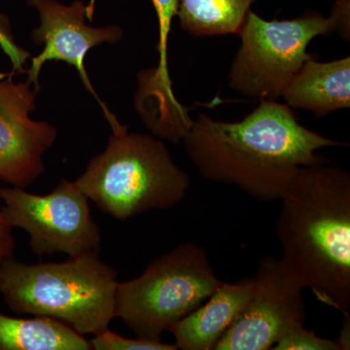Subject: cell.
Wrapping results in <instances>:
<instances>
[{"label": "cell", "mask_w": 350, "mask_h": 350, "mask_svg": "<svg viewBox=\"0 0 350 350\" xmlns=\"http://www.w3.org/2000/svg\"><path fill=\"white\" fill-rule=\"evenodd\" d=\"M260 101L238 122L200 113L181 144L204 178L273 202L282 199L301 167L328 162L317 151L347 144L306 128L286 105Z\"/></svg>", "instance_id": "1"}, {"label": "cell", "mask_w": 350, "mask_h": 350, "mask_svg": "<svg viewBox=\"0 0 350 350\" xmlns=\"http://www.w3.org/2000/svg\"><path fill=\"white\" fill-rule=\"evenodd\" d=\"M345 319L344 328H342L340 338L338 340V342L340 344V347H342V350L350 349L349 342H347V340L349 342V314L345 315Z\"/></svg>", "instance_id": "20"}, {"label": "cell", "mask_w": 350, "mask_h": 350, "mask_svg": "<svg viewBox=\"0 0 350 350\" xmlns=\"http://www.w3.org/2000/svg\"><path fill=\"white\" fill-rule=\"evenodd\" d=\"M256 0H179L177 17L184 31L197 38L238 34Z\"/></svg>", "instance_id": "14"}, {"label": "cell", "mask_w": 350, "mask_h": 350, "mask_svg": "<svg viewBox=\"0 0 350 350\" xmlns=\"http://www.w3.org/2000/svg\"><path fill=\"white\" fill-rule=\"evenodd\" d=\"M14 247H15V241H14L13 227L9 224L2 213V200L0 196V264L4 260L13 257Z\"/></svg>", "instance_id": "19"}, {"label": "cell", "mask_w": 350, "mask_h": 350, "mask_svg": "<svg viewBox=\"0 0 350 350\" xmlns=\"http://www.w3.org/2000/svg\"><path fill=\"white\" fill-rule=\"evenodd\" d=\"M253 278L237 283L222 282L194 312L172 327L177 349H214L226 331L236 322L250 301Z\"/></svg>", "instance_id": "11"}, {"label": "cell", "mask_w": 350, "mask_h": 350, "mask_svg": "<svg viewBox=\"0 0 350 350\" xmlns=\"http://www.w3.org/2000/svg\"><path fill=\"white\" fill-rule=\"evenodd\" d=\"M103 115L111 130L107 148L75 180L88 199L117 220L176 206L191 180L167 147L155 135L131 133L108 108Z\"/></svg>", "instance_id": "3"}, {"label": "cell", "mask_w": 350, "mask_h": 350, "mask_svg": "<svg viewBox=\"0 0 350 350\" xmlns=\"http://www.w3.org/2000/svg\"><path fill=\"white\" fill-rule=\"evenodd\" d=\"M84 335L47 317L16 319L0 313V350H91Z\"/></svg>", "instance_id": "13"}, {"label": "cell", "mask_w": 350, "mask_h": 350, "mask_svg": "<svg viewBox=\"0 0 350 350\" xmlns=\"http://www.w3.org/2000/svg\"><path fill=\"white\" fill-rule=\"evenodd\" d=\"M25 1L38 10L40 20V24L31 32L32 42L43 45L42 52L32 57L31 66L25 70L27 81L40 91L39 75L44 64L64 62L76 69L83 85L98 101L101 109H107L92 85L85 59L96 46L119 43L124 38L123 29L114 25L96 27L87 24V21H93L94 0L88 4L83 0H75L70 5H64L57 0Z\"/></svg>", "instance_id": "9"}, {"label": "cell", "mask_w": 350, "mask_h": 350, "mask_svg": "<svg viewBox=\"0 0 350 350\" xmlns=\"http://www.w3.org/2000/svg\"><path fill=\"white\" fill-rule=\"evenodd\" d=\"M0 48L10 59L12 69L10 72L0 73V78L12 79L14 76L25 73L24 66L31 55L16 43L10 19L0 11Z\"/></svg>", "instance_id": "17"}, {"label": "cell", "mask_w": 350, "mask_h": 350, "mask_svg": "<svg viewBox=\"0 0 350 350\" xmlns=\"http://www.w3.org/2000/svg\"><path fill=\"white\" fill-rule=\"evenodd\" d=\"M304 288L280 259H261L250 301L215 345V350H268L297 327L305 325Z\"/></svg>", "instance_id": "8"}, {"label": "cell", "mask_w": 350, "mask_h": 350, "mask_svg": "<svg viewBox=\"0 0 350 350\" xmlns=\"http://www.w3.org/2000/svg\"><path fill=\"white\" fill-rule=\"evenodd\" d=\"M0 196L4 217L13 228L29 234L34 254L64 253L78 257L100 251V226L92 216L89 199L75 180L63 179L47 195L11 186L0 189Z\"/></svg>", "instance_id": "7"}, {"label": "cell", "mask_w": 350, "mask_h": 350, "mask_svg": "<svg viewBox=\"0 0 350 350\" xmlns=\"http://www.w3.org/2000/svg\"><path fill=\"white\" fill-rule=\"evenodd\" d=\"M280 200L283 268L322 304L349 314V172L330 161L303 167Z\"/></svg>", "instance_id": "2"}, {"label": "cell", "mask_w": 350, "mask_h": 350, "mask_svg": "<svg viewBox=\"0 0 350 350\" xmlns=\"http://www.w3.org/2000/svg\"><path fill=\"white\" fill-rule=\"evenodd\" d=\"M117 273L98 253L63 262L0 264V294L14 312L47 317L81 335L109 329L116 317Z\"/></svg>", "instance_id": "4"}, {"label": "cell", "mask_w": 350, "mask_h": 350, "mask_svg": "<svg viewBox=\"0 0 350 350\" xmlns=\"http://www.w3.org/2000/svg\"><path fill=\"white\" fill-rule=\"evenodd\" d=\"M91 342L92 349L96 350H176V345L163 344L161 340H145V338H130L107 330L94 336Z\"/></svg>", "instance_id": "15"}, {"label": "cell", "mask_w": 350, "mask_h": 350, "mask_svg": "<svg viewBox=\"0 0 350 350\" xmlns=\"http://www.w3.org/2000/svg\"><path fill=\"white\" fill-rule=\"evenodd\" d=\"M275 350H342L338 340L320 338L305 325L297 327L283 336L273 349Z\"/></svg>", "instance_id": "16"}, {"label": "cell", "mask_w": 350, "mask_h": 350, "mask_svg": "<svg viewBox=\"0 0 350 350\" xmlns=\"http://www.w3.org/2000/svg\"><path fill=\"white\" fill-rule=\"evenodd\" d=\"M38 91L27 81L0 78V180L31 186L45 172L44 157L57 137L56 126L31 117Z\"/></svg>", "instance_id": "10"}, {"label": "cell", "mask_w": 350, "mask_h": 350, "mask_svg": "<svg viewBox=\"0 0 350 350\" xmlns=\"http://www.w3.org/2000/svg\"><path fill=\"white\" fill-rule=\"evenodd\" d=\"M282 98L289 107L324 117L350 107V57L320 63L310 57L288 83Z\"/></svg>", "instance_id": "12"}, {"label": "cell", "mask_w": 350, "mask_h": 350, "mask_svg": "<svg viewBox=\"0 0 350 350\" xmlns=\"http://www.w3.org/2000/svg\"><path fill=\"white\" fill-rule=\"evenodd\" d=\"M221 283L202 246L180 243L153 260L137 278L118 282L116 317L137 338L161 340Z\"/></svg>", "instance_id": "5"}, {"label": "cell", "mask_w": 350, "mask_h": 350, "mask_svg": "<svg viewBox=\"0 0 350 350\" xmlns=\"http://www.w3.org/2000/svg\"><path fill=\"white\" fill-rule=\"evenodd\" d=\"M335 31L331 16L313 13L293 20L266 21L250 10L238 32L241 46L230 68V88L246 98L278 100L312 57L310 43Z\"/></svg>", "instance_id": "6"}, {"label": "cell", "mask_w": 350, "mask_h": 350, "mask_svg": "<svg viewBox=\"0 0 350 350\" xmlns=\"http://www.w3.org/2000/svg\"><path fill=\"white\" fill-rule=\"evenodd\" d=\"M330 16L335 21L336 31L345 41H349L350 0H337Z\"/></svg>", "instance_id": "18"}]
</instances>
